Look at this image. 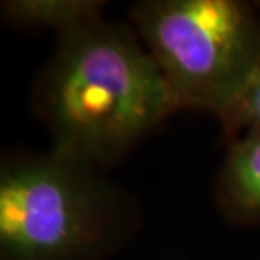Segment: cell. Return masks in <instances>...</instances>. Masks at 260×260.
<instances>
[{"mask_svg":"<svg viewBox=\"0 0 260 260\" xmlns=\"http://www.w3.org/2000/svg\"><path fill=\"white\" fill-rule=\"evenodd\" d=\"M56 150L78 162L118 157L178 110L149 51L102 20L61 34L43 88Z\"/></svg>","mask_w":260,"mask_h":260,"instance_id":"cell-1","label":"cell"},{"mask_svg":"<svg viewBox=\"0 0 260 260\" xmlns=\"http://www.w3.org/2000/svg\"><path fill=\"white\" fill-rule=\"evenodd\" d=\"M134 20L178 108L221 117L260 63V20L233 0H162Z\"/></svg>","mask_w":260,"mask_h":260,"instance_id":"cell-2","label":"cell"},{"mask_svg":"<svg viewBox=\"0 0 260 260\" xmlns=\"http://www.w3.org/2000/svg\"><path fill=\"white\" fill-rule=\"evenodd\" d=\"M83 166L54 152L2 169L4 260H70L98 240L102 196Z\"/></svg>","mask_w":260,"mask_h":260,"instance_id":"cell-3","label":"cell"},{"mask_svg":"<svg viewBox=\"0 0 260 260\" xmlns=\"http://www.w3.org/2000/svg\"><path fill=\"white\" fill-rule=\"evenodd\" d=\"M223 194L235 213L260 220V130L243 134L232 145L223 174Z\"/></svg>","mask_w":260,"mask_h":260,"instance_id":"cell-4","label":"cell"},{"mask_svg":"<svg viewBox=\"0 0 260 260\" xmlns=\"http://www.w3.org/2000/svg\"><path fill=\"white\" fill-rule=\"evenodd\" d=\"M9 19L22 25H48L61 34L83 24L98 20V2L86 0H22L7 2Z\"/></svg>","mask_w":260,"mask_h":260,"instance_id":"cell-5","label":"cell"},{"mask_svg":"<svg viewBox=\"0 0 260 260\" xmlns=\"http://www.w3.org/2000/svg\"><path fill=\"white\" fill-rule=\"evenodd\" d=\"M228 134L260 130V63L253 70L235 102L220 117Z\"/></svg>","mask_w":260,"mask_h":260,"instance_id":"cell-6","label":"cell"}]
</instances>
